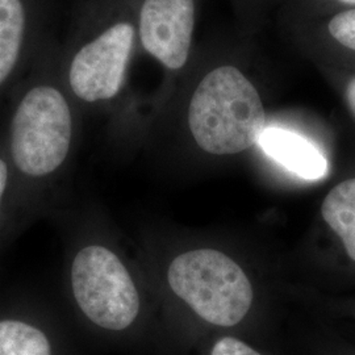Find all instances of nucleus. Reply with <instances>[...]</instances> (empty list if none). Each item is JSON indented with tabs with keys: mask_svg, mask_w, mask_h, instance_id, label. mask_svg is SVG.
Returning a JSON list of instances; mask_svg holds the SVG:
<instances>
[{
	"mask_svg": "<svg viewBox=\"0 0 355 355\" xmlns=\"http://www.w3.org/2000/svg\"><path fill=\"white\" fill-rule=\"evenodd\" d=\"M265 120L258 91L233 66L208 73L191 99V133L209 154L230 155L248 150L266 128Z\"/></svg>",
	"mask_w": 355,
	"mask_h": 355,
	"instance_id": "nucleus-1",
	"label": "nucleus"
},
{
	"mask_svg": "<svg viewBox=\"0 0 355 355\" xmlns=\"http://www.w3.org/2000/svg\"><path fill=\"white\" fill-rule=\"evenodd\" d=\"M171 290L203 322L236 328L253 306L252 283L237 262L215 249L180 254L167 271Z\"/></svg>",
	"mask_w": 355,
	"mask_h": 355,
	"instance_id": "nucleus-2",
	"label": "nucleus"
},
{
	"mask_svg": "<svg viewBox=\"0 0 355 355\" xmlns=\"http://www.w3.org/2000/svg\"><path fill=\"white\" fill-rule=\"evenodd\" d=\"M73 123L69 104L58 89L38 86L31 89L13 116V161L31 177L57 170L69 153Z\"/></svg>",
	"mask_w": 355,
	"mask_h": 355,
	"instance_id": "nucleus-3",
	"label": "nucleus"
},
{
	"mask_svg": "<svg viewBox=\"0 0 355 355\" xmlns=\"http://www.w3.org/2000/svg\"><path fill=\"white\" fill-rule=\"evenodd\" d=\"M71 282L76 303L103 329H128L140 313L135 282L119 257L107 248L92 245L76 254Z\"/></svg>",
	"mask_w": 355,
	"mask_h": 355,
	"instance_id": "nucleus-4",
	"label": "nucleus"
},
{
	"mask_svg": "<svg viewBox=\"0 0 355 355\" xmlns=\"http://www.w3.org/2000/svg\"><path fill=\"white\" fill-rule=\"evenodd\" d=\"M133 38V26L117 23L76 53L69 79L78 98L94 103L117 95L124 82Z\"/></svg>",
	"mask_w": 355,
	"mask_h": 355,
	"instance_id": "nucleus-5",
	"label": "nucleus"
},
{
	"mask_svg": "<svg viewBox=\"0 0 355 355\" xmlns=\"http://www.w3.org/2000/svg\"><path fill=\"white\" fill-rule=\"evenodd\" d=\"M193 31V0H145L140 37L145 51L171 70L189 58Z\"/></svg>",
	"mask_w": 355,
	"mask_h": 355,
	"instance_id": "nucleus-6",
	"label": "nucleus"
},
{
	"mask_svg": "<svg viewBox=\"0 0 355 355\" xmlns=\"http://www.w3.org/2000/svg\"><path fill=\"white\" fill-rule=\"evenodd\" d=\"M257 144L267 157L304 180H320L329 173L328 159L321 149L291 129L266 127Z\"/></svg>",
	"mask_w": 355,
	"mask_h": 355,
	"instance_id": "nucleus-7",
	"label": "nucleus"
},
{
	"mask_svg": "<svg viewBox=\"0 0 355 355\" xmlns=\"http://www.w3.org/2000/svg\"><path fill=\"white\" fill-rule=\"evenodd\" d=\"M321 215L355 262V178L330 191L321 207Z\"/></svg>",
	"mask_w": 355,
	"mask_h": 355,
	"instance_id": "nucleus-8",
	"label": "nucleus"
},
{
	"mask_svg": "<svg viewBox=\"0 0 355 355\" xmlns=\"http://www.w3.org/2000/svg\"><path fill=\"white\" fill-rule=\"evenodd\" d=\"M26 26L21 0H0V85L17 62Z\"/></svg>",
	"mask_w": 355,
	"mask_h": 355,
	"instance_id": "nucleus-9",
	"label": "nucleus"
},
{
	"mask_svg": "<svg viewBox=\"0 0 355 355\" xmlns=\"http://www.w3.org/2000/svg\"><path fill=\"white\" fill-rule=\"evenodd\" d=\"M0 355H51L46 336L21 321H0Z\"/></svg>",
	"mask_w": 355,
	"mask_h": 355,
	"instance_id": "nucleus-10",
	"label": "nucleus"
},
{
	"mask_svg": "<svg viewBox=\"0 0 355 355\" xmlns=\"http://www.w3.org/2000/svg\"><path fill=\"white\" fill-rule=\"evenodd\" d=\"M329 33L343 46L355 51V10L336 15L330 20Z\"/></svg>",
	"mask_w": 355,
	"mask_h": 355,
	"instance_id": "nucleus-11",
	"label": "nucleus"
},
{
	"mask_svg": "<svg viewBox=\"0 0 355 355\" xmlns=\"http://www.w3.org/2000/svg\"><path fill=\"white\" fill-rule=\"evenodd\" d=\"M208 355H265V353L234 336H221L211 343Z\"/></svg>",
	"mask_w": 355,
	"mask_h": 355,
	"instance_id": "nucleus-12",
	"label": "nucleus"
},
{
	"mask_svg": "<svg viewBox=\"0 0 355 355\" xmlns=\"http://www.w3.org/2000/svg\"><path fill=\"white\" fill-rule=\"evenodd\" d=\"M7 179H8V168L3 159H0V200L3 196V192L6 190L7 186Z\"/></svg>",
	"mask_w": 355,
	"mask_h": 355,
	"instance_id": "nucleus-13",
	"label": "nucleus"
},
{
	"mask_svg": "<svg viewBox=\"0 0 355 355\" xmlns=\"http://www.w3.org/2000/svg\"><path fill=\"white\" fill-rule=\"evenodd\" d=\"M346 99H347V103H349L352 111L355 114V76L349 82V85L346 87Z\"/></svg>",
	"mask_w": 355,
	"mask_h": 355,
	"instance_id": "nucleus-14",
	"label": "nucleus"
},
{
	"mask_svg": "<svg viewBox=\"0 0 355 355\" xmlns=\"http://www.w3.org/2000/svg\"><path fill=\"white\" fill-rule=\"evenodd\" d=\"M340 1L346 3V4H355V0H340Z\"/></svg>",
	"mask_w": 355,
	"mask_h": 355,
	"instance_id": "nucleus-15",
	"label": "nucleus"
}]
</instances>
